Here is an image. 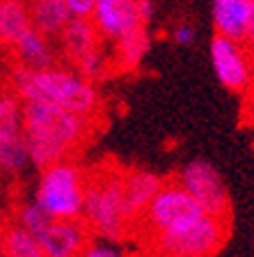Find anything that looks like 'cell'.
I'll list each match as a JSON object with an SVG mask.
<instances>
[{"label":"cell","mask_w":254,"mask_h":257,"mask_svg":"<svg viewBox=\"0 0 254 257\" xmlns=\"http://www.w3.org/2000/svg\"><path fill=\"white\" fill-rule=\"evenodd\" d=\"M94 131L96 119L80 117L48 101H21V134L30 163L39 170L76 159L94 138Z\"/></svg>","instance_id":"6da1fadb"},{"label":"cell","mask_w":254,"mask_h":257,"mask_svg":"<svg viewBox=\"0 0 254 257\" xmlns=\"http://www.w3.org/2000/svg\"><path fill=\"white\" fill-rule=\"evenodd\" d=\"M7 90L21 101H48L90 119L99 117L103 106L96 83L83 78L74 67L62 64L39 71L12 64L7 74Z\"/></svg>","instance_id":"7a4b0ae2"},{"label":"cell","mask_w":254,"mask_h":257,"mask_svg":"<svg viewBox=\"0 0 254 257\" xmlns=\"http://www.w3.org/2000/svg\"><path fill=\"white\" fill-rule=\"evenodd\" d=\"M80 218L92 234L103 241H126L131 236V218L124 204V168L117 161L85 168V200Z\"/></svg>","instance_id":"3957f363"},{"label":"cell","mask_w":254,"mask_h":257,"mask_svg":"<svg viewBox=\"0 0 254 257\" xmlns=\"http://www.w3.org/2000/svg\"><path fill=\"white\" fill-rule=\"evenodd\" d=\"M233 218L201 214L174 227L138 236L142 257H215L231 234Z\"/></svg>","instance_id":"277c9868"},{"label":"cell","mask_w":254,"mask_h":257,"mask_svg":"<svg viewBox=\"0 0 254 257\" xmlns=\"http://www.w3.org/2000/svg\"><path fill=\"white\" fill-rule=\"evenodd\" d=\"M85 200V168L76 159L58 161L42 170L35 202L53 220L80 218Z\"/></svg>","instance_id":"5b68a950"},{"label":"cell","mask_w":254,"mask_h":257,"mask_svg":"<svg viewBox=\"0 0 254 257\" xmlns=\"http://www.w3.org/2000/svg\"><path fill=\"white\" fill-rule=\"evenodd\" d=\"M201 207L190 198V193L185 191L176 177L172 175L169 179H165L163 186L158 188V193L154 195V200L147 204V209L142 211L135 225L131 230L128 239H138L142 234H151V232H160L167 227H174L179 223L192 220L197 216H201Z\"/></svg>","instance_id":"8992f818"},{"label":"cell","mask_w":254,"mask_h":257,"mask_svg":"<svg viewBox=\"0 0 254 257\" xmlns=\"http://www.w3.org/2000/svg\"><path fill=\"white\" fill-rule=\"evenodd\" d=\"M176 182L190 193V198L201 207V211L217 218H233L231 195H229L224 179L220 172L204 159H195L185 163L176 172Z\"/></svg>","instance_id":"52a82bcc"},{"label":"cell","mask_w":254,"mask_h":257,"mask_svg":"<svg viewBox=\"0 0 254 257\" xmlns=\"http://www.w3.org/2000/svg\"><path fill=\"white\" fill-rule=\"evenodd\" d=\"M208 58L220 85L233 94H247L254 85V62L249 48L222 35H213L208 44Z\"/></svg>","instance_id":"ba28073f"},{"label":"cell","mask_w":254,"mask_h":257,"mask_svg":"<svg viewBox=\"0 0 254 257\" xmlns=\"http://www.w3.org/2000/svg\"><path fill=\"white\" fill-rule=\"evenodd\" d=\"M87 19L96 28L101 42L110 44L133 32L135 28H142L135 0H96Z\"/></svg>","instance_id":"9c48e42d"},{"label":"cell","mask_w":254,"mask_h":257,"mask_svg":"<svg viewBox=\"0 0 254 257\" xmlns=\"http://www.w3.org/2000/svg\"><path fill=\"white\" fill-rule=\"evenodd\" d=\"M211 16L215 35L254 48V0H213Z\"/></svg>","instance_id":"30bf717a"},{"label":"cell","mask_w":254,"mask_h":257,"mask_svg":"<svg viewBox=\"0 0 254 257\" xmlns=\"http://www.w3.org/2000/svg\"><path fill=\"white\" fill-rule=\"evenodd\" d=\"M92 239L94 234L83 218L53 220L37 236L44 257H80Z\"/></svg>","instance_id":"8fae6325"},{"label":"cell","mask_w":254,"mask_h":257,"mask_svg":"<svg viewBox=\"0 0 254 257\" xmlns=\"http://www.w3.org/2000/svg\"><path fill=\"white\" fill-rule=\"evenodd\" d=\"M163 177L144 168H124V204H126L131 230L135 220L142 216L147 204L154 200L158 188L163 186Z\"/></svg>","instance_id":"7c38bea8"},{"label":"cell","mask_w":254,"mask_h":257,"mask_svg":"<svg viewBox=\"0 0 254 257\" xmlns=\"http://www.w3.org/2000/svg\"><path fill=\"white\" fill-rule=\"evenodd\" d=\"M12 64L26 67V69H48L58 64V48H55V39H48L46 35L37 32L35 28L28 30L16 46L12 48L10 53Z\"/></svg>","instance_id":"4fadbf2b"},{"label":"cell","mask_w":254,"mask_h":257,"mask_svg":"<svg viewBox=\"0 0 254 257\" xmlns=\"http://www.w3.org/2000/svg\"><path fill=\"white\" fill-rule=\"evenodd\" d=\"M58 42H60V51H62V55L67 58L69 64L80 60L85 53H90L92 48L101 46L99 32H96V28L92 26L87 16H71V21L60 32Z\"/></svg>","instance_id":"5bb4252c"},{"label":"cell","mask_w":254,"mask_h":257,"mask_svg":"<svg viewBox=\"0 0 254 257\" xmlns=\"http://www.w3.org/2000/svg\"><path fill=\"white\" fill-rule=\"evenodd\" d=\"M112 46H115V53L110 58L112 69L128 74V71L138 69L142 60L147 58L149 48H151V35L147 32V26L135 28L133 32L124 35L122 39H117Z\"/></svg>","instance_id":"9a60e30c"},{"label":"cell","mask_w":254,"mask_h":257,"mask_svg":"<svg viewBox=\"0 0 254 257\" xmlns=\"http://www.w3.org/2000/svg\"><path fill=\"white\" fill-rule=\"evenodd\" d=\"M28 10L32 28L48 39H58L64 26L71 21V12L64 0H30Z\"/></svg>","instance_id":"2e32d148"},{"label":"cell","mask_w":254,"mask_h":257,"mask_svg":"<svg viewBox=\"0 0 254 257\" xmlns=\"http://www.w3.org/2000/svg\"><path fill=\"white\" fill-rule=\"evenodd\" d=\"M28 30H32L28 3L3 0L0 3V48L10 53Z\"/></svg>","instance_id":"e0dca14e"},{"label":"cell","mask_w":254,"mask_h":257,"mask_svg":"<svg viewBox=\"0 0 254 257\" xmlns=\"http://www.w3.org/2000/svg\"><path fill=\"white\" fill-rule=\"evenodd\" d=\"M0 243L5 257H44L37 236L16 223L10 214L0 211Z\"/></svg>","instance_id":"ac0fdd59"},{"label":"cell","mask_w":254,"mask_h":257,"mask_svg":"<svg viewBox=\"0 0 254 257\" xmlns=\"http://www.w3.org/2000/svg\"><path fill=\"white\" fill-rule=\"evenodd\" d=\"M30 163L23 134L0 138V177H19Z\"/></svg>","instance_id":"d6986e66"},{"label":"cell","mask_w":254,"mask_h":257,"mask_svg":"<svg viewBox=\"0 0 254 257\" xmlns=\"http://www.w3.org/2000/svg\"><path fill=\"white\" fill-rule=\"evenodd\" d=\"M7 214L21 225V227H26L32 236H39L48 225L53 223V218H51L37 202H28V200H23V198L12 200Z\"/></svg>","instance_id":"ffe728a7"},{"label":"cell","mask_w":254,"mask_h":257,"mask_svg":"<svg viewBox=\"0 0 254 257\" xmlns=\"http://www.w3.org/2000/svg\"><path fill=\"white\" fill-rule=\"evenodd\" d=\"M71 67H74V69L78 71L83 78L92 80V83H96V80H101V78H106V76L112 71L110 55L103 51V46L92 48L90 53H85L80 60H76Z\"/></svg>","instance_id":"44dd1931"},{"label":"cell","mask_w":254,"mask_h":257,"mask_svg":"<svg viewBox=\"0 0 254 257\" xmlns=\"http://www.w3.org/2000/svg\"><path fill=\"white\" fill-rule=\"evenodd\" d=\"M21 134V99L10 90H0V138Z\"/></svg>","instance_id":"7402d4cb"},{"label":"cell","mask_w":254,"mask_h":257,"mask_svg":"<svg viewBox=\"0 0 254 257\" xmlns=\"http://www.w3.org/2000/svg\"><path fill=\"white\" fill-rule=\"evenodd\" d=\"M169 39H172L176 46H190V44L197 39L195 23L188 21V19H181V21H176L174 26H172V30H169Z\"/></svg>","instance_id":"603a6c76"},{"label":"cell","mask_w":254,"mask_h":257,"mask_svg":"<svg viewBox=\"0 0 254 257\" xmlns=\"http://www.w3.org/2000/svg\"><path fill=\"white\" fill-rule=\"evenodd\" d=\"M80 257H126L119 248L112 243V241H96L92 239L87 246H85V250L80 252Z\"/></svg>","instance_id":"cb8c5ba5"},{"label":"cell","mask_w":254,"mask_h":257,"mask_svg":"<svg viewBox=\"0 0 254 257\" xmlns=\"http://www.w3.org/2000/svg\"><path fill=\"white\" fill-rule=\"evenodd\" d=\"M135 5H138V16L142 26H149L156 16V3L154 0H135Z\"/></svg>","instance_id":"d4e9b609"},{"label":"cell","mask_w":254,"mask_h":257,"mask_svg":"<svg viewBox=\"0 0 254 257\" xmlns=\"http://www.w3.org/2000/svg\"><path fill=\"white\" fill-rule=\"evenodd\" d=\"M64 3L69 7L71 16H90L96 0H64Z\"/></svg>","instance_id":"484cf974"},{"label":"cell","mask_w":254,"mask_h":257,"mask_svg":"<svg viewBox=\"0 0 254 257\" xmlns=\"http://www.w3.org/2000/svg\"><path fill=\"white\" fill-rule=\"evenodd\" d=\"M0 257H5V252H3V243H0Z\"/></svg>","instance_id":"4316f807"},{"label":"cell","mask_w":254,"mask_h":257,"mask_svg":"<svg viewBox=\"0 0 254 257\" xmlns=\"http://www.w3.org/2000/svg\"><path fill=\"white\" fill-rule=\"evenodd\" d=\"M16 3H30V0H16Z\"/></svg>","instance_id":"83f0119b"},{"label":"cell","mask_w":254,"mask_h":257,"mask_svg":"<svg viewBox=\"0 0 254 257\" xmlns=\"http://www.w3.org/2000/svg\"><path fill=\"white\" fill-rule=\"evenodd\" d=\"M135 257H142V255H140V252H138V255H135Z\"/></svg>","instance_id":"f1b7e54d"},{"label":"cell","mask_w":254,"mask_h":257,"mask_svg":"<svg viewBox=\"0 0 254 257\" xmlns=\"http://www.w3.org/2000/svg\"><path fill=\"white\" fill-rule=\"evenodd\" d=\"M0 3H3V0H0Z\"/></svg>","instance_id":"f546056e"}]
</instances>
